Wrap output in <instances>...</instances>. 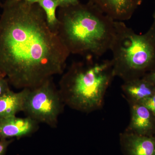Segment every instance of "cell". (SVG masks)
I'll return each instance as SVG.
<instances>
[{
	"label": "cell",
	"instance_id": "3957f363",
	"mask_svg": "<svg viewBox=\"0 0 155 155\" xmlns=\"http://www.w3.org/2000/svg\"><path fill=\"white\" fill-rule=\"evenodd\" d=\"M63 74L58 89L64 104L85 113L102 107L115 77L111 60L98 61L92 57L73 62Z\"/></svg>",
	"mask_w": 155,
	"mask_h": 155
},
{
	"label": "cell",
	"instance_id": "d6986e66",
	"mask_svg": "<svg viewBox=\"0 0 155 155\" xmlns=\"http://www.w3.org/2000/svg\"><path fill=\"white\" fill-rule=\"evenodd\" d=\"M143 1V0H139L140 5V4H141L142 2Z\"/></svg>",
	"mask_w": 155,
	"mask_h": 155
},
{
	"label": "cell",
	"instance_id": "8fae6325",
	"mask_svg": "<svg viewBox=\"0 0 155 155\" xmlns=\"http://www.w3.org/2000/svg\"><path fill=\"white\" fill-rule=\"evenodd\" d=\"M26 88L19 92L10 90L0 97V117L16 116L23 111Z\"/></svg>",
	"mask_w": 155,
	"mask_h": 155
},
{
	"label": "cell",
	"instance_id": "5bb4252c",
	"mask_svg": "<svg viewBox=\"0 0 155 155\" xmlns=\"http://www.w3.org/2000/svg\"><path fill=\"white\" fill-rule=\"evenodd\" d=\"M10 85L7 78L0 73V97L11 90Z\"/></svg>",
	"mask_w": 155,
	"mask_h": 155
},
{
	"label": "cell",
	"instance_id": "7a4b0ae2",
	"mask_svg": "<svg viewBox=\"0 0 155 155\" xmlns=\"http://www.w3.org/2000/svg\"><path fill=\"white\" fill-rule=\"evenodd\" d=\"M57 34L70 54L99 58L110 49L114 19L92 3L59 7Z\"/></svg>",
	"mask_w": 155,
	"mask_h": 155
},
{
	"label": "cell",
	"instance_id": "8992f818",
	"mask_svg": "<svg viewBox=\"0 0 155 155\" xmlns=\"http://www.w3.org/2000/svg\"><path fill=\"white\" fill-rule=\"evenodd\" d=\"M39 123L28 117H0V139L25 137L38 130Z\"/></svg>",
	"mask_w": 155,
	"mask_h": 155
},
{
	"label": "cell",
	"instance_id": "7c38bea8",
	"mask_svg": "<svg viewBox=\"0 0 155 155\" xmlns=\"http://www.w3.org/2000/svg\"><path fill=\"white\" fill-rule=\"evenodd\" d=\"M38 4L44 11L50 28L57 33L59 21L57 9L59 7L58 0H39Z\"/></svg>",
	"mask_w": 155,
	"mask_h": 155
},
{
	"label": "cell",
	"instance_id": "ba28073f",
	"mask_svg": "<svg viewBox=\"0 0 155 155\" xmlns=\"http://www.w3.org/2000/svg\"><path fill=\"white\" fill-rule=\"evenodd\" d=\"M120 142L128 155H155V139L125 131Z\"/></svg>",
	"mask_w": 155,
	"mask_h": 155
},
{
	"label": "cell",
	"instance_id": "ac0fdd59",
	"mask_svg": "<svg viewBox=\"0 0 155 155\" xmlns=\"http://www.w3.org/2000/svg\"><path fill=\"white\" fill-rule=\"evenodd\" d=\"M24 2H26L29 3V4H35L38 3L39 0H23Z\"/></svg>",
	"mask_w": 155,
	"mask_h": 155
},
{
	"label": "cell",
	"instance_id": "52a82bcc",
	"mask_svg": "<svg viewBox=\"0 0 155 155\" xmlns=\"http://www.w3.org/2000/svg\"><path fill=\"white\" fill-rule=\"evenodd\" d=\"M115 21L124 22L131 18L140 5L139 0H88Z\"/></svg>",
	"mask_w": 155,
	"mask_h": 155
},
{
	"label": "cell",
	"instance_id": "9a60e30c",
	"mask_svg": "<svg viewBox=\"0 0 155 155\" xmlns=\"http://www.w3.org/2000/svg\"><path fill=\"white\" fill-rule=\"evenodd\" d=\"M13 141V139H0V155L5 154L9 146Z\"/></svg>",
	"mask_w": 155,
	"mask_h": 155
},
{
	"label": "cell",
	"instance_id": "2e32d148",
	"mask_svg": "<svg viewBox=\"0 0 155 155\" xmlns=\"http://www.w3.org/2000/svg\"><path fill=\"white\" fill-rule=\"evenodd\" d=\"M59 7H65L76 5L80 2L78 0H58Z\"/></svg>",
	"mask_w": 155,
	"mask_h": 155
},
{
	"label": "cell",
	"instance_id": "30bf717a",
	"mask_svg": "<svg viewBox=\"0 0 155 155\" xmlns=\"http://www.w3.org/2000/svg\"><path fill=\"white\" fill-rule=\"evenodd\" d=\"M154 85L144 78H139L124 81L122 89L130 104L138 103L155 93Z\"/></svg>",
	"mask_w": 155,
	"mask_h": 155
},
{
	"label": "cell",
	"instance_id": "5b68a950",
	"mask_svg": "<svg viewBox=\"0 0 155 155\" xmlns=\"http://www.w3.org/2000/svg\"><path fill=\"white\" fill-rule=\"evenodd\" d=\"M65 106L52 78L34 88H26L22 112L39 124L55 128Z\"/></svg>",
	"mask_w": 155,
	"mask_h": 155
},
{
	"label": "cell",
	"instance_id": "e0dca14e",
	"mask_svg": "<svg viewBox=\"0 0 155 155\" xmlns=\"http://www.w3.org/2000/svg\"><path fill=\"white\" fill-rule=\"evenodd\" d=\"M147 80L150 81L154 85H155V71L151 73L148 75L146 78H145Z\"/></svg>",
	"mask_w": 155,
	"mask_h": 155
},
{
	"label": "cell",
	"instance_id": "9c48e42d",
	"mask_svg": "<svg viewBox=\"0 0 155 155\" xmlns=\"http://www.w3.org/2000/svg\"><path fill=\"white\" fill-rule=\"evenodd\" d=\"M130 104V122L126 131L138 135L146 136L153 127V114L141 104Z\"/></svg>",
	"mask_w": 155,
	"mask_h": 155
},
{
	"label": "cell",
	"instance_id": "6da1fadb",
	"mask_svg": "<svg viewBox=\"0 0 155 155\" xmlns=\"http://www.w3.org/2000/svg\"><path fill=\"white\" fill-rule=\"evenodd\" d=\"M70 54L38 3L5 0L0 16V73L10 85L33 88L61 75Z\"/></svg>",
	"mask_w": 155,
	"mask_h": 155
},
{
	"label": "cell",
	"instance_id": "4fadbf2b",
	"mask_svg": "<svg viewBox=\"0 0 155 155\" xmlns=\"http://www.w3.org/2000/svg\"><path fill=\"white\" fill-rule=\"evenodd\" d=\"M138 103L146 107L155 117V93Z\"/></svg>",
	"mask_w": 155,
	"mask_h": 155
},
{
	"label": "cell",
	"instance_id": "ffe728a7",
	"mask_svg": "<svg viewBox=\"0 0 155 155\" xmlns=\"http://www.w3.org/2000/svg\"><path fill=\"white\" fill-rule=\"evenodd\" d=\"M153 17H154V21L155 22V11L154 13V14H153Z\"/></svg>",
	"mask_w": 155,
	"mask_h": 155
},
{
	"label": "cell",
	"instance_id": "277c9868",
	"mask_svg": "<svg viewBox=\"0 0 155 155\" xmlns=\"http://www.w3.org/2000/svg\"><path fill=\"white\" fill-rule=\"evenodd\" d=\"M110 48L114 76L124 81L139 78L155 63V26L144 35L136 33L124 22L116 21Z\"/></svg>",
	"mask_w": 155,
	"mask_h": 155
}]
</instances>
